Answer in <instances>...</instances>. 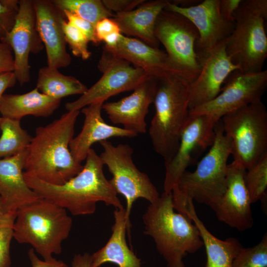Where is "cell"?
I'll list each match as a JSON object with an SVG mask.
<instances>
[{
	"instance_id": "1",
	"label": "cell",
	"mask_w": 267,
	"mask_h": 267,
	"mask_svg": "<svg viewBox=\"0 0 267 267\" xmlns=\"http://www.w3.org/2000/svg\"><path fill=\"white\" fill-rule=\"evenodd\" d=\"M100 156L91 148L81 172L62 185H53L24 174L29 187L40 198L46 199L74 216L91 215L96 204L103 202L115 209L124 206L103 172Z\"/></svg>"
},
{
	"instance_id": "2",
	"label": "cell",
	"mask_w": 267,
	"mask_h": 267,
	"mask_svg": "<svg viewBox=\"0 0 267 267\" xmlns=\"http://www.w3.org/2000/svg\"><path fill=\"white\" fill-rule=\"evenodd\" d=\"M80 110L69 111L36 129L27 149L24 174L53 185H62L79 174L83 166L73 158L69 144Z\"/></svg>"
},
{
	"instance_id": "3",
	"label": "cell",
	"mask_w": 267,
	"mask_h": 267,
	"mask_svg": "<svg viewBox=\"0 0 267 267\" xmlns=\"http://www.w3.org/2000/svg\"><path fill=\"white\" fill-rule=\"evenodd\" d=\"M174 210L172 192H164L142 216L143 233L153 239L168 267H185L184 257L196 252L203 243L192 221Z\"/></svg>"
},
{
	"instance_id": "4",
	"label": "cell",
	"mask_w": 267,
	"mask_h": 267,
	"mask_svg": "<svg viewBox=\"0 0 267 267\" xmlns=\"http://www.w3.org/2000/svg\"><path fill=\"white\" fill-rule=\"evenodd\" d=\"M189 84L173 74L158 79L153 101L155 112L149 134L154 150L163 157L164 163L175 154L189 118Z\"/></svg>"
},
{
	"instance_id": "5",
	"label": "cell",
	"mask_w": 267,
	"mask_h": 267,
	"mask_svg": "<svg viewBox=\"0 0 267 267\" xmlns=\"http://www.w3.org/2000/svg\"><path fill=\"white\" fill-rule=\"evenodd\" d=\"M72 218L67 211L44 198L23 207L16 213L13 238L28 244L44 261L62 252V244L70 234Z\"/></svg>"
},
{
	"instance_id": "6",
	"label": "cell",
	"mask_w": 267,
	"mask_h": 267,
	"mask_svg": "<svg viewBox=\"0 0 267 267\" xmlns=\"http://www.w3.org/2000/svg\"><path fill=\"white\" fill-rule=\"evenodd\" d=\"M234 18V29L225 42L227 54L243 72L262 71L267 57V0H242Z\"/></svg>"
},
{
	"instance_id": "7",
	"label": "cell",
	"mask_w": 267,
	"mask_h": 267,
	"mask_svg": "<svg viewBox=\"0 0 267 267\" xmlns=\"http://www.w3.org/2000/svg\"><path fill=\"white\" fill-rule=\"evenodd\" d=\"M215 132L213 145L195 171H186L176 185L185 196L211 208L225 191L227 162L231 155V140L224 134L221 120L216 124Z\"/></svg>"
},
{
	"instance_id": "8",
	"label": "cell",
	"mask_w": 267,
	"mask_h": 267,
	"mask_svg": "<svg viewBox=\"0 0 267 267\" xmlns=\"http://www.w3.org/2000/svg\"><path fill=\"white\" fill-rule=\"evenodd\" d=\"M231 140L233 161L246 170L267 153V111L261 100L230 112L221 118Z\"/></svg>"
},
{
	"instance_id": "9",
	"label": "cell",
	"mask_w": 267,
	"mask_h": 267,
	"mask_svg": "<svg viewBox=\"0 0 267 267\" xmlns=\"http://www.w3.org/2000/svg\"><path fill=\"white\" fill-rule=\"evenodd\" d=\"M155 34L176 73L190 83L193 81L201 71L195 49L199 38L195 26L184 16L164 9L156 20Z\"/></svg>"
},
{
	"instance_id": "10",
	"label": "cell",
	"mask_w": 267,
	"mask_h": 267,
	"mask_svg": "<svg viewBox=\"0 0 267 267\" xmlns=\"http://www.w3.org/2000/svg\"><path fill=\"white\" fill-rule=\"evenodd\" d=\"M99 143L103 148L100 158L112 175L109 181L114 189L126 200V217L131 223V210L135 201L143 198L152 203L160 194L148 176L140 171L134 163L131 146L122 143L115 145L107 140Z\"/></svg>"
},
{
	"instance_id": "11",
	"label": "cell",
	"mask_w": 267,
	"mask_h": 267,
	"mask_svg": "<svg viewBox=\"0 0 267 267\" xmlns=\"http://www.w3.org/2000/svg\"><path fill=\"white\" fill-rule=\"evenodd\" d=\"M97 68L101 78L77 100L65 104L68 111L80 110L93 103H103L121 92L134 90L150 76L143 70L103 50Z\"/></svg>"
},
{
	"instance_id": "12",
	"label": "cell",
	"mask_w": 267,
	"mask_h": 267,
	"mask_svg": "<svg viewBox=\"0 0 267 267\" xmlns=\"http://www.w3.org/2000/svg\"><path fill=\"white\" fill-rule=\"evenodd\" d=\"M267 87V70L256 73L235 70L214 99L189 110V115H205L218 122L230 112L261 100Z\"/></svg>"
},
{
	"instance_id": "13",
	"label": "cell",
	"mask_w": 267,
	"mask_h": 267,
	"mask_svg": "<svg viewBox=\"0 0 267 267\" xmlns=\"http://www.w3.org/2000/svg\"><path fill=\"white\" fill-rule=\"evenodd\" d=\"M217 122L205 115H189L175 154L170 161L164 163V192H171L187 168L194 164L207 148L213 145L216 136Z\"/></svg>"
},
{
	"instance_id": "14",
	"label": "cell",
	"mask_w": 267,
	"mask_h": 267,
	"mask_svg": "<svg viewBox=\"0 0 267 267\" xmlns=\"http://www.w3.org/2000/svg\"><path fill=\"white\" fill-rule=\"evenodd\" d=\"M220 0H204L187 8L168 1L164 9L184 16L196 28L199 38L195 43V49L200 63L206 55L226 41L234 28V22L225 20L221 15Z\"/></svg>"
},
{
	"instance_id": "15",
	"label": "cell",
	"mask_w": 267,
	"mask_h": 267,
	"mask_svg": "<svg viewBox=\"0 0 267 267\" xmlns=\"http://www.w3.org/2000/svg\"><path fill=\"white\" fill-rule=\"evenodd\" d=\"M15 22L10 32L0 42L11 48L14 60V73L21 85L31 78L29 58L31 53L37 54L44 48L36 26V17L31 0H19Z\"/></svg>"
},
{
	"instance_id": "16",
	"label": "cell",
	"mask_w": 267,
	"mask_h": 267,
	"mask_svg": "<svg viewBox=\"0 0 267 267\" xmlns=\"http://www.w3.org/2000/svg\"><path fill=\"white\" fill-rule=\"evenodd\" d=\"M246 171L235 161L228 164L225 191L211 207L220 221L241 231L251 228L254 224L251 203L244 181Z\"/></svg>"
},
{
	"instance_id": "17",
	"label": "cell",
	"mask_w": 267,
	"mask_h": 267,
	"mask_svg": "<svg viewBox=\"0 0 267 267\" xmlns=\"http://www.w3.org/2000/svg\"><path fill=\"white\" fill-rule=\"evenodd\" d=\"M225 42L220 44L200 60V72L189 84V110L214 99L228 76L235 70H240L227 54Z\"/></svg>"
},
{
	"instance_id": "18",
	"label": "cell",
	"mask_w": 267,
	"mask_h": 267,
	"mask_svg": "<svg viewBox=\"0 0 267 267\" xmlns=\"http://www.w3.org/2000/svg\"><path fill=\"white\" fill-rule=\"evenodd\" d=\"M158 79L149 77L135 88L130 95L115 101L103 103L102 109L114 124L137 134L146 133L145 118L153 103Z\"/></svg>"
},
{
	"instance_id": "19",
	"label": "cell",
	"mask_w": 267,
	"mask_h": 267,
	"mask_svg": "<svg viewBox=\"0 0 267 267\" xmlns=\"http://www.w3.org/2000/svg\"><path fill=\"white\" fill-rule=\"evenodd\" d=\"M36 26L45 48L47 66L58 69L69 66L71 57L67 51L62 29L65 19L62 13L51 0H32Z\"/></svg>"
},
{
	"instance_id": "20",
	"label": "cell",
	"mask_w": 267,
	"mask_h": 267,
	"mask_svg": "<svg viewBox=\"0 0 267 267\" xmlns=\"http://www.w3.org/2000/svg\"><path fill=\"white\" fill-rule=\"evenodd\" d=\"M27 150L0 159V198L4 214L17 211L41 198L26 183L24 172Z\"/></svg>"
},
{
	"instance_id": "21",
	"label": "cell",
	"mask_w": 267,
	"mask_h": 267,
	"mask_svg": "<svg viewBox=\"0 0 267 267\" xmlns=\"http://www.w3.org/2000/svg\"><path fill=\"white\" fill-rule=\"evenodd\" d=\"M103 103L91 104L82 109L84 125L79 134L71 140L69 149L75 161L80 164L86 160L93 144L112 137L132 138L138 134L124 128L107 124L101 116Z\"/></svg>"
},
{
	"instance_id": "22",
	"label": "cell",
	"mask_w": 267,
	"mask_h": 267,
	"mask_svg": "<svg viewBox=\"0 0 267 267\" xmlns=\"http://www.w3.org/2000/svg\"><path fill=\"white\" fill-rule=\"evenodd\" d=\"M193 201L189 197L179 195L173 200V206L175 210L193 222L198 229L205 247L207 261L205 267H232L242 245L235 238L222 240L212 234L198 218Z\"/></svg>"
},
{
	"instance_id": "23",
	"label": "cell",
	"mask_w": 267,
	"mask_h": 267,
	"mask_svg": "<svg viewBox=\"0 0 267 267\" xmlns=\"http://www.w3.org/2000/svg\"><path fill=\"white\" fill-rule=\"evenodd\" d=\"M103 48L134 67L143 70L151 77L159 78L167 74L178 75L165 51L136 38L121 33L115 46L112 47L103 46Z\"/></svg>"
},
{
	"instance_id": "24",
	"label": "cell",
	"mask_w": 267,
	"mask_h": 267,
	"mask_svg": "<svg viewBox=\"0 0 267 267\" xmlns=\"http://www.w3.org/2000/svg\"><path fill=\"white\" fill-rule=\"evenodd\" d=\"M112 233L108 241L91 255V267H100L105 263H113L118 267H142L140 259L129 247L126 240L131 224L127 221L125 208L115 209Z\"/></svg>"
},
{
	"instance_id": "25",
	"label": "cell",
	"mask_w": 267,
	"mask_h": 267,
	"mask_svg": "<svg viewBox=\"0 0 267 267\" xmlns=\"http://www.w3.org/2000/svg\"><path fill=\"white\" fill-rule=\"evenodd\" d=\"M168 0L144 2L131 11L116 13L113 19L122 34L137 38L145 44L158 48L160 44L155 34L156 20Z\"/></svg>"
},
{
	"instance_id": "26",
	"label": "cell",
	"mask_w": 267,
	"mask_h": 267,
	"mask_svg": "<svg viewBox=\"0 0 267 267\" xmlns=\"http://www.w3.org/2000/svg\"><path fill=\"white\" fill-rule=\"evenodd\" d=\"M61 100L41 92L36 88L21 94H4L0 102L3 118L19 120L25 116L47 117L59 107Z\"/></svg>"
},
{
	"instance_id": "27",
	"label": "cell",
	"mask_w": 267,
	"mask_h": 267,
	"mask_svg": "<svg viewBox=\"0 0 267 267\" xmlns=\"http://www.w3.org/2000/svg\"><path fill=\"white\" fill-rule=\"evenodd\" d=\"M36 88L41 92L60 100L69 95H82L88 89L75 77L65 75L58 69L47 66L39 69Z\"/></svg>"
},
{
	"instance_id": "28",
	"label": "cell",
	"mask_w": 267,
	"mask_h": 267,
	"mask_svg": "<svg viewBox=\"0 0 267 267\" xmlns=\"http://www.w3.org/2000/svg\"><path fill=\"white\" fill-rule=\"evenodd\" d=\"M0 129V159L27 150L32 137L21 127L20 121L2 117Z\"/></svg>"
},
{
	"instance_id": "29",
	"label": "cell",
	"mask_w": 267,
	"mask_h": 267,
	"mask_svg": "<svg viewBox=\"0 0 267 267\" xmlns=\"http://www.w3.org/2000/svg\"><path fill=\"white\" fill-rule=\"evenodd\" d=\"M61 11H67L90 22L94 27L100 20L113 18V13L107 9L100 0H52Z\"/></svg>"
},
{
	"instance_id": "30",
	"label": "cell",
	"mask_w": 267,
	"mask_h": 267,
	"mask_svg": "<svg viewBox=\"0 0 267 267\" xmlns=\"http://www.w3.org/2000/svg\"><path fill=\"white\" fill-rule=\"evenodd\" d=\"M244 181L251 204L266 196L267 187V153L253 166L246 170Z\"/></svg>"
},
{
	"instance_id": "31",
	"label": "cell",
	"mask_w": 267,
	"mask_h": 267,
	"mask_svg": "<svg viewBox=\"0 0 267 267\" xmlns=\"http://www.w3.org/2000/svg\"><path fill=\"white\" fill-rule=\"evenodd\" d=\"M232 267H267V235L252 247L243 248L234 258Z\"/></svg>"
},
{
	"instance_id": "32",
	"label": "cell",
	"mask_w": 267,
	"mask_h": 267,
	"mask_svg": "<svg viewBox=\"0 0 267 267\" xmlns=\"http://www.w3.org/2000/svg\"><path fill=\"white\" fill-rule=\"evenodd\" d=\"M62 25L66 43L69 45L72 53L83 60L88 59L91 52L88 49L89 42L86 37L66 19L62 21Z\"/></svg>"
},
{
	"instance_id": "33",
	"label": "cell",
	"mask_w": 267,
	"mask_h": 267,
	"mask_svg": "<svg viewBox=\"0 0 267 267\" xmlns=\"http://www.w3.org/2000/svg\"><path fill=\"white\" fill-rule=\"evenodd\" d=\"M16 213L3 214L0 226V267H10V244Z\"/></svg>"
},
{
	"instance_id": "34",
	"label": "cell",
	"mask_w": 267,
	"mask_h": 267,
	"mask_svg": "<svg viewBox=\"0 0 267 267\" xmlns=\"http://www.w3.org/2000/svg\"><path fill=\"white\" fill-rule=\"evenodd\" d=\"M19 3L18 0H0V42L14 26Z\"/></svg>"
},
{
	"instance_id": "35",
	"label": "cell",
	"mask_w": 267,
	"mask_h": 267,
	"mask_svg": "<svg viewBox=\"0 0 267 267\" xmlns=\"http://www.w3.org/2000/svg\"><path fill=\"white\" fill-rule=\"evenodd\" d=\"M62 12L66 21L83 33L89 42L96 45L100 43L96 38L95 27L92 24L69 11Z\"/></svg>"
},
{
	"instance_id": "36",
	"label": "cell",
	"mask_w": 267,
	"mask_h": 267,
	"mask_svg": "<svg viewBox=\"0 0 267 267\" xmlns=\"http://www.w3.org/2000/svg\"><path fill=\"white\" fill-rule=\"evenodd\" d=\"M109 11L116 13L131 11L145 1L144 0H102Z\"/></svg>"
},
{
	"instance_id": "37",
	"label": "cell",
	"mask_w": 267,
	"mask_h": 267,
	"mask_svg": "<svg viewBox=\"0 0 267 267\" xmlns=\"http://www.w3.org/2000/svg\"><path fill=\"white\" fill-rule=\"evenodd\" d=\"M95 35L100 43L109 35L121 33L119 26L112 18H105L99 21L95 25Z\"/></svg>"
},
{
	"instance_id": "38",
	"label": "cell",
	"mask_w": 267,
	"mask_h": 267,
	"mask_svg": "<svg viewBox=\"0 0 267 267\" xmlns=\"http://www.w3.org/2000/svg\"><path fill=\"white\" fill-rule=\"evenodd\" d=\"M14 60L12 50L7 44L0 42V74L13 72Z\"/></svg>"
},
{
	"instance_id": "39",
	"label": "cell",
	"mask_w": 267,
	"mask_h": 267,
	"mask_svg": "<svg viewBox=\"0 0 267 267\" xmlns=\"http://www.w3.org/2000/svg\"><path fill=\"white\" fill-rule=\"evenodd\" d=\"M27 254L32 267H68L62 260H57L54 258L48 261L41 260L33 248L30 249Z\"/></svg>"
},
{
	"instance_id": "40",
	"label": "cell",
	"mask_w": 267,
	"mask_h": 267,
	"mask_svg": "<svg viewBox=\"0 0 267 267\" xmlns=\"http://www.w3.org/2000/svg\"><path fill=\"white\" fill-rule=\"evenodd\" d=\"M242 0H220L219 8L222 16L226 20L234 22V14Z\"/></svg>"
},
{
	"instance_id": "41",
	"label": "cell",
	"mask_w": 267,
	"mask_h": 267,
	"mask_svg": "<svg viewBox=\"0 0 267 267\" xmlns=\"http://www.w3.org/2000/svg\"><path fill=\"white\" fill-rule=\"evenodd\" d=\"M17 81L13 72L0 74V102L5 90L9 88L13 87Z\"/></svg>"
},
{
	"instance_id": "42",
	"label": "cell",
	"mask_w": 267,
	"mask_h": 267,
	"mask_svg": "<svg viewBox=\"0 0 267 267\" xmlns=\"http://www.w3.org/2000/svg\"><path fill=\"white\" fill-rule=\"evenodd\" d=\"M71 264L72 267H91V255L88 253L75 254Z\"/></svg>"
},
{
	"instance_id": "43",
	"label": "cell",
	"mask_w": 267,
	"mask_h": 267,
	"mask_svg": "<svg viewBox=\"0 0 267 267\" xmlns=\"http://www.w3.org/2000/svg\"><path fill=\"white\" fill-rule=\"evenodd\" d=\"M201 0H174L171 3L181 7L187 8L195 6L199 3Z\"/></svg>"
},
{
	"instance_id": "44",
	"label": "cell",
	"mask_w": 267,
	"mask_h": 267,
	"mask_svg": "<svg viewBox=\"0 0 267 267\" xmlns=\"http://www.w3.org/2000/svg\"><path fill=\"white\" fill-rule=\"evenodd\" d=\"M5 214L3 211V209L2 206L1 201L0 198V215Z\"/></svg>"
},
{
	"instance_id": "45",
	"label": "cell",
	"mask_w": 267,
	"mask_h": 267,
	"mask_svg": "<svg viewBox=\"0 0 267 267\" xmlns=\"http://www.w3.org/2000/svg\"><path fill=\"white\" fill-rule=\"evenodd\" d=\"M2 216H3V215H0V225H1L2 219Z\"/></svg>"
},
{
	"instance_id": "46",
	"label": "cell",
	"mask_w": 267,
	"mask_h": 267,
	"mask_svg": "<svg viewBox=\"0 0 267 267\" xmlns=\"http://www.w3.org/2000/svg\"><path fill=\"white\" fill-rule=\"evenodd\" d=\"M1 119H2V117H0V123H1Z\"/></svg>"
}]
</instances>
